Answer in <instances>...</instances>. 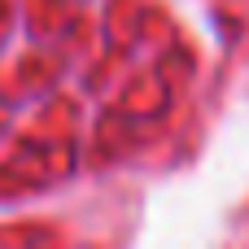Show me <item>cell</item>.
Returning <instances> with one entry per match:
<instances>
[]
</instances>
